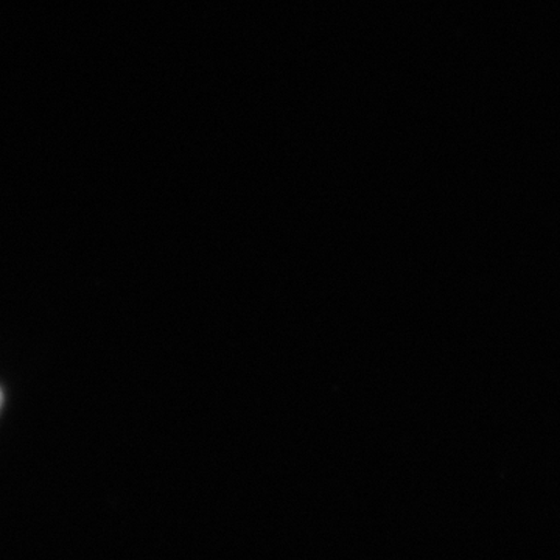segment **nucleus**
Returning <instances> with one entry per match:
<instances>
[{
  "label": "nucleus",
  "mask_w": 560,
  "mask_h": 560,
  "mask_svg": "<svg viewBox=\"0 0 560 560\" xmlns=\"http://www.w3.org/2000/svg\"><path fill=\"white\" fill-rule=\"evenodd\" d=\"M2 400H3L2 390H0V407H2Z\"/></svg>",
  "instance_id": "obj_1"
}]
</instances>
